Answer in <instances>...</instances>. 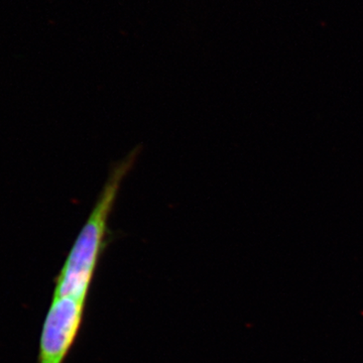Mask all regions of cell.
Returning a JSON list of instances; mask_svg holds the SVG:
<instances>
[{
  "instance_id": "1",
  "label": "cell",
  "mask_w": 363,
  "mask_h": 363,
  "mask_svg": "<svg viewBox=\"0 0 363 363\" xmlns=\"http://www.w3.org/2000/svg\"><path fill=\"white\" fill-rule=\"evenodd\" d=\"M87 301L73 297H52L43 325L38 363H64L76 339Z\"/></svg>"
}]
</instances>
